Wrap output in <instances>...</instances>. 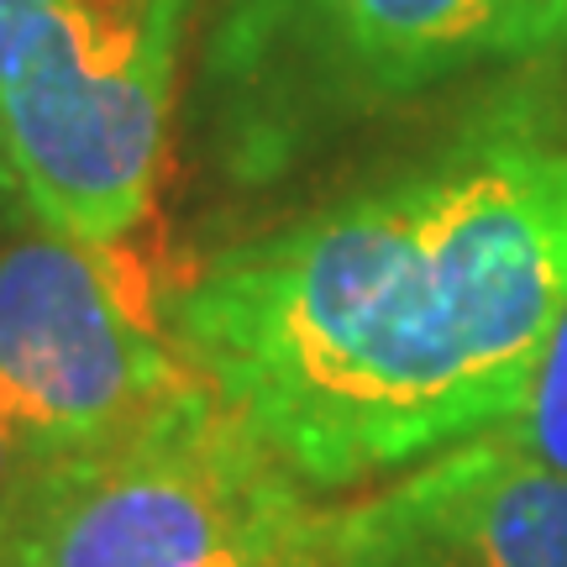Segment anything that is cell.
Wrapping results in <instances>:
<instances>
[{"instance_id": "cell-1", "label": "cell", "mask_w": 567, "mask_h": 567, "mask_svg": "<svg viewBox=\"0 0 567 567\" xmlns=\"http://www.w3.org/2000/svg\"><path fill=\"white\" fill-rule=\"evenodd\" d=\"M567 310V132L505 90L384 179L221 247L168 316L184 368L305 488L473 442Z\"/></svg>"}, {"instance_id": "cell-2", "label": "cell", "mask_w": 567, "mask_h": 567, "mask_svg": "<svg viewBox=\"0 0 567 567\" xmlns=\"http://www.w3.org/2000/svg\"><path fill=\"white\" fill-rule=\"evenodd\" d=\"M567 38V0H221L195 80L205 158L274 184L400 105Z\"/></svg>"}, {"instance_id": "cell-3", "label": "cell", "mask_w": 567, "mask_h": 567, "mask_svg": "<svg viewBox=\"0 0 567 567\" xmlns=\"http://www.w3.org/2000/svg\"><path fill=\"white\" fill-rule=\"evenodd\" d=\"M310 488L189 379L0 494V567H310Z\"/></svg>"}, {"instance_id": "cell-4", "label": "cell", "mask_w": 567, "mask_h": 567, "mask_svg": "<svg viewBox=\"0 0 567 567\" xmlns=\"http://www.w3.org/2000/svg\"><path fill=\"white\" fill-rule=\"evenodd\" d=\"M195 0H48L0 74V189L38 226L116 247L158 189Z\"/></svg>"}, {"instance_id": "cell-5", "label": "cell", "mask_w": 567, "mask_h": 567, "mask_svg": "<svg viewBox=\"0 0 567 567\" xmlns=\"http://www.w3.org/2000/svg\"><path fill=\"white\" fill-rule=\"evenodd\" d=\"M189 379L101 247L48 226L0 247V410L32 457L137 421Z\"/></svg>"}, {"instance_id": "cell-6", "label": "cell", "mask_w": 567, "mask_h": 567, "mask_svg": "<svg viewBox=\"0 0 567 567\" xmlns=\"http://www.w3.org/2000/svg\"><path fill=\"white\" fill-rule=\"evenodd\" d=\"M310 567H567V473L484 431L321 509Z\"/></svg>"}, {"instance_id": "cell-7", "label": "cell", "mask_w": 567, "mask_h": 567, "mask_svg": "<svg viewBox=\"0 0 567 567\" xmlns=\"http://www.w3.org/2000/svg\"><path fill=\"white\" fill-rule=\"evenodd\" d=\"M494 436L509 442L515 452L536 457V463L567 473V310L551 326L547 352L536 363V379H530L526 400L494 425Z\"/></svg>"}, {"instance_id": "cell-8", "label": "cell", "mask_w": 567, "mask_h": 567, "mask_svg": "<svg viewBox=\"0 0 567 567\" xmlns=\"http://www.w3.org/2000/svg\"><path fill=\"white\" fill-rule=\"evenodd\" d=\"M42 6H48V0H0V74H6V63H11V53H17L21 32L38 21Z\"/></svg>"}, {"instance_id": "cell-9", "label": "cell", "mask_w": 567, "mask_h": 567, "mask_svg": "<svg viewBox=\"0 0 567 567\" xmlns=\"http://www.w3.org/2000/svg\"><path fill=\"white\" fill-rule=\"evenodd\" d=\"M27 463H32V452H27V442H21V431L11 425V415L0 410V494L11 488V478H17Z\"/></svg>"}]
</instances>
